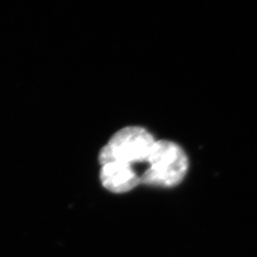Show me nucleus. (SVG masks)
<instances>
[{"label": "nucleus", "instance_id": "f03ea898", "mask_svg": "<svg viewBox=\"0 0 257 257\" xmlns=\"http://www.w3.org/2000/svg\"><path fill=\"white\" fill-rule=\"evenodd\" d=\"M155 143L154 137L142 127L121 128L102 148L98 160L102 166L114 162L131 166L147 164Z\"/></svg>", "mask_w": 257, "mask_h": 257}, {"label": "nucleus", "instance_id": "7ed1b4c3", "mask_svg": "<svg viewBox=\"0 0 257 257\" xmlns=\"http://www.w3.org/2000/svg\"><path fill=\"white\" fill-rule=\"evenodd\" d=\"M100 180L110 192L127 193L141 183V176L134 166L114 162L102 166Z\"/></svg>", "mask_w": 257, "mask_h": 257}, {"label": "nucleus", "instance_id": "f257e3e1", "mask_svg": "<svg viewBox=\"0 0 257 257\" xmlns=\"http://www.w3.org/2000/svg\"><path fill=\"white\" fill-rule=\"evenodd\" d=\"M147 164L141 175V183L162 188L181 183L189 167L183 149L168 140L156 141Z\"/></svg>", "mask_w": 257, "mask_h": 257}]
</instances>
